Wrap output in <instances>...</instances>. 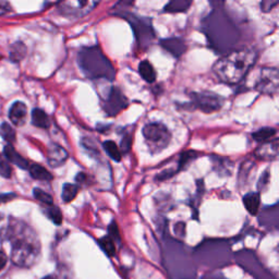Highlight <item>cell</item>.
<instances>
[{
	"mask_svg": "<svg viewBox=\"0 0 279 279\" xmlns=\"http://www.w3.org/2000/svg\"><path fill=\"white\" fill-rule=\"evenodd\" d=\"M98 2L93 0H68L59 3V11L61 14L71 18H82L92 12Z\"/></svg>",
	"mask_w": 279,
	"mask_h": 279,
	"instance_id": "9c48e42d",
	"label": "cell"
},
{
	"mask_svg": "<svg viewBox=\"0 0 279 279\" xmlns=\"http://www.w3.org/2000/svg\"><path fill=\"white\" fill-rule=\"evenodd\" d=\"M12 11V8L8 1H4V0H0V15H4Z\"/></svg>",
	"mask_w": 279,
	"mask_h": 279,
	"instance_id": "d590c367",
	"label": "cell"
},
{
	"mask_svg": "<svg viewBox=\"0 0 279 279\" xmlns=\"http://www.w3.org/2000/svg\"><path fill=\"white\" fill-rule=\"evenodd\" d=\"M191 4L192 2L190 0H173V1H169L166 5H165L164 11L168 13L186 12V11L189 10Z\"/></svg>",
	"mask_w": 279,
	"mask_h": 279,
	"instance_id": "ac0fdd59",
	"label": "cell"
},
{
	"mask_svg": "<svg viewBox=\"0 0 279 279\" xmlns=\"http://www.w3.org/2000/svg\"><path fill=\"white\" fill-rule=\"evenodd\" d=\"M276 133L277 130L274 128H262L252 134V138L256 142H263V143H265V142L271 141L272 138H274Z\"/></svg>",
	"mask_w": 279,
	"mask_h": 279,
	"instance_id": "cb8c5ba5",
	"label": "cell"
},
{
	"mask_svg": "<svg viewBox=\"0 0 279 279\" xmlns=\"http://www.w3.org/2000/svg\"><path fill=\"white\" fill-rule=\"evenodd\" d=\"M258 54L252 48L232 50L221 57L214 65V73L219 81L226 84H237L255 64Z\"/></svg>",
	"mask_w": 279,
	"mask_h": 279,
	"instance_id": "7a4b0ae2",
	"label": "cell"
},
{
	"mask_svg": "<svg viewBox=\"0 0 279 279\" xmlns=\"http://www.w3.org/2000/svg\"><path fill=\"white\" fill-rule=\"evenodd\" d=\"M1 219H2V216H1V215H0V220H1Z\"/></svg>",
	"mask_w": 279,
	"mask_h": 279,
	"instance_id": "ab89813d",
	"label": "cell"
},
{
	"mask_svg": "<svg viewBox=\"0 0 279 279\" xmlns=\"http://www.w3.org/2000/svg\"><path fill=\"white\" fill-rule=\"evenodd\" d=\"M68 157L69 154L62 146L56 143L49 145L47 150V162L51 167L57 168L62 166L67 162Z\"/></svg>",
	"mask_w": 279,
	"mask_h": 279,
	"instance_id": "8fae6325",
	"label": "cell"
},
{
	"mask_svg": "<svg viewBox=\"0 0 279 279\" xmlns=\"http://www.w3.org/2000/svg\"><path fill=\"white\" fill-rule=\"evenodd\" d=\"M139 72L146 82L153 83L156 80V71L149 60H143L139 65Z\"/></svg>",
	"mask_w": 279,
	"mask_h": 279,
	"instance_id": "44dd1931",
	"label": "cell"
},
{
	"mask_svg": "<svg viewBox=\"0 0 279 279\" xmlns=\"http://www.w3.org/2000/svg\"><path fill=\"white\" fill-rule=\"evenodd\" d=\"M243 204L251 215H256L260 209V193L250 192L243 196Z\"/></svg>",
	"mask_w": 279,
	"mask_h": 279,
	"instance_id": "e0dca14e",
	"label": "cell"
},
{
	"mask_svg": "<svg viewBox=\"0 0 279 279\" xmlns=\"http://www.w3.org/2000/svg\"><path fill=\"white\" fill-rule=\"evenodd\" d=\"M27 108L23 101H14L10 107L9 118L14 126L21 127L26 121Z\"/></svg>",
	"mask_w": 279,
	"mask_h": 279,
	"instance_id": "7c38bea8",
	"label": "cell"
},
{
	"mask_svg": "<svg viewBox=\"0 0 279 279\" xmlns=\"http://www.w3.org/2000/svg\"><path fill=\"white\" fill-rule=\"evenodd\" d=\"M8 258L3 251H0V271L4 269L5 264H7Z\"/></svg>",
	"mask_w": 279,
	"mask_h": 279,
	"instance_id": "8d00e7d4",
	"label": "cell"
},
{
	"mask_svg": "<svg viewBox=\"0 0 279 279\" xmlns=\"http://www.w3.org/2000/svg\"><path fill=\"white\" fill-rule=\"evenodd\" d=\"M3 156L7 161L12 163L16 167H19L21 169H28V166H30V164H28L26 159L24 157H22L11 144H7L4 146Z\"/></svg>",
	"mask_w": 279,
	"mask_h": 279,
	"instance_id": "9a60e30c",
	"label": "cell"
},
{
	"mask_svg": "<svg viewBox=\"0 0 279 279\" xmlns=\"http://www.w3.org/2000/svg\"><path fill=\"white\" fill-rule=\"evenodd\" d=\"M143 136L152 154L164 151L172 141V133L162 122H151L143 128Z\"/></svg>",
	"mask_w": 279,
	"mask_h": 279,
	"instance_id": "8992f818",
	"label": "cell"
},
{
	"mask_svg": "<svg viewBox=\"0 0 279 279\" xmlns=\"http://www.w3.org/2000/svg\"><path fill=\"white\" fill-rule=\"evenodd\" d=\"M118 15L126 19L130 25L132 26L135 39L141 49H146L147 47L151 46L154 38H155V32H154L151 19L144 18V16H138L130 13L129 11H126V12H122Z\"/></svg>",
	"mask_w": 279,
	"mask_h": 279,
	"instance_id": "5b68a950",
	"label": "cell"
},
{
	"mask_svg": "<svg viewBox=\"0 0 279 279\" xmlns=\"http://www.w3.org/2000/svg\"><path fill=\"white\" fill-rule=\"evenodd\" d=\"M99 246L108 256H113L116 254V247L115 241L109 236L102 237L99 240Z\"/></svg>",
	"mask_w": 279,
	"mask_h": 279,
	"instance_id": "83f0119b",
	"label": "cell"
},
{
	"mask_svg": "<svg viewBox=\"0 0 279 279\" xmlns=\"http://www.w3.org/2000/svg\"><path fill=\"white\" fill-rule=\"evenodd\" d=\"M79 193V186L75 184H65L62 186L61 197L65 203H70L77 197Z\"/></svg>",
	"mask_w": 279,
	"mask_h": 279,
	"instance_id": "7402d4cb",
	"label": "cell"
},
{
	"mask_svg": "<svg viewBox=\"0 0 279 279\" xmlns=\"http://www.w3.org/2000/svg\"><path fill=\"white\" fill-rule=\"evenodd\" d=\"M43 279H57V277H56V276H53V275H48V276H46V277H44Z\"/></svg>",
	"mask_w": 279,
	"mask_h": 279,
	"instance_id": "f35d334b",
	"label": "cell"
},
{
	"mask_svg": "<svg viewBox=\"0 0 279 279\" xmlns=\"http://www.w3.org/2000/svg\"><path fill=\"white\" fill-rule=\"evenodd\" d=\"M28 172L32 176V178L39 181H51L53 180V175H51L46 168H44L41 165L33 164L28 166Z\"/></svg>",
	"mask_w": 279,
	"mask_h": 279,
	"instance_id": "ffe728a7",
	"label": "cell"
},
{
	"mask_svg": "<svg viewBox=\"0 0 279 279\" xmlns=\"http://www.w3.org/2000/svg\"><path fill=\"white\" fill-rule=\"evenodd\" d=\"M196 157H197V153L194 151H186L184 153H181L178 161V168H177L178 172L185 169L187 165H189L192 161H194Z\"/></svg>",
	"mask_w": 279,
	"mask_h": 279,
	"instance_id": "4316f807",
	"label": "cell"
},
{
	"mask_svg": "<svg viewBox=\"0 0 279 279\" xmlns=\"http://www.w3.org/2000/svg\"><path fill=\"white\" fill-rule=\"evenodd\" d=\"M186 105H190L191 109H198L205 113H212L218 111L223 107L224 98L213 92L201 91V92L192 93L191 102Z\"/></svg>",
	"mask_w": 279,
	"mask_h": 279,
	"instance_id": "52a82bcc",
	"label": "cell"
},
{
	"mask_svg": "<svg viewBox=\"0 0 279 279\" xmlns=\"http://www.w3.org/2000/svg\"><path fill=\"white\" fill-rule=\"evenodd\" d=\"M212 162L216 173L219 174L220 176H230L233 168V164L231 163L229 158H224L221 156H213Z\"/></svg>",
	"mask_w": 279,
	"mask_h": 279,
	"instance_id": "2e32d148",
	"label": "cell"
},
{
	"mask_svg": "<svg viewBox=\"0 0 279 279\" xmlns=\"http://www.w3.org/2000/svg\"><path fill=\"white\" fill-rule=\"evenodd\" d=\"M33 194L37 201H39L45 205H47V206H51V205H54L53 196L48 194L47 192H45L44 190L39 189V187H35V189L33 190Z\"/></svg>",
	"mask_w": 279,
	"mask_h": 279,
	"instance_id": "f1b7e54d",
	"label": "cell"
},
{
	"mask_svg": "<svg viewBox=\"0 0 279 279\" xmlns=\"http://www.w3.org/2000/svg\"><path fill=\"white\" fill-rule=\"evenodd\" d=\"M32 123L33 126L41 129H48L50 127V120L47 113L39 108H35L32 111Z\"/></svg>",
	"mask_w": 279,
	"mask_h": 279,
	"instance_id": "d6986e66",
	"label": "cell"
},
{
	"mask_svg": "<svg viewBox=\"0 0 279 279\" xmlns=\"http://www.w3.org/2000/svg\"><path fill=\"white\" fill-rule=\"evenodd\" d=\"M212 12L202 22V32L216 53L228 54L240 41V32L224 9V2H213Z\"/></svg>",
	"mask_w": 279,
	"mask_h": 279,
	"instance_id": "6da1fadb",
	"label": "cell"
},
{
	"mask_svg": "<svg viewBox=\"0 0 279 279\" xmlns=\"http://www.w3.org/2000/svg\"><path fill=\"white\" fill-rule=\"evenodd\" d=\"M12 175V169L4 156L0 155V176L3 178H10Z\"/></svg>",
	"mask_w": 279,
	"mask_h": 279,
	"instance_id": "4dcf8cb0",
	"label": "cell"
},
{
	"mask_svg": "<svg viewBox=\"0 0 279 279\" xmlns=\"http://www.w3.org/2000/svg\"><path fill=\"white\" fill-rule=\"evenodd\" d=\"M46 214L48 216V218L53 221V223L57 226L61 225L62 223V214L60 212V209L54 206V205H51V206H47V210H46Z\"/></svg>",
	"mask_w": 279,
	"mask_h": 279,
	"instance_id": "f546056e",
	"label": "cell"
},
{
	"mask_svg": "<svg viewBox=\"0 0 279 279\" xmlns=\"http://www.w3.org/2000/svg\"><path fill=\"white\" fill-rule=\"evenodd\" d=\"M277 4H278L277 0H271V1L267 0V1L261 2V10L264 11V12H269V11L273 10V8H274Z\"/></svg>",
	"mask_w": 279,
	"mask_h": 279,
	"instance_id": "836d02e7",
	"label": "cell"
},
{
	"mask_svg": "<svg viewBox=\"0 0 279 279\" xmlns=\"http://www.w3.org/2000/svg\"><path fill=\"white\" fill-rule=\"evenodd\" d=\"M108 232H109V237L112 239L113 241H120V235H119V229L118 226L116 224V221H112L109 225V228H108Z\"/></svg>",
	"mask_w": 279,
	"mask_h": 279,
	"instance_id": "d6a6232c",
	"label": "cell"
},
{
	"mask_svg": "<svg viewBox=\"0 0 279 279\" xmlns=\"http://www.w3.org/2000/svg\"><path fill=\"white\" fill-rule=\"evenodd\" d=\"M278 154V140H271L269 142L262 144L258 147V150L255 151V156L260 159H264V161H272L275 159Z\"/></svg>",
	"mask_w": 279,
	"mask_h": 279,
	"instance_id": "5bb4252c",
	"label": "cell"
},
{
	"mask_svg": "<svg viewBox=\"0 0 279 279\" xmlns=\"http://www.w3.org/2000/svg\"><path fill=\"white\" fill-rule=\"evenodd\" d=\"M0 136L9 143H13L16 139V134L13 128L8 122H2L0 124Z\"/></svg>",
	"mask_w": 279,
	"mask_h": 279,
	"instance_id": "484cf974",
	"label": "cell"
},
{
	"mask_svg": "<svg viewBox=\"0 0 279 279\" xmlns=\"http://www.w3.org/2000/svg\"><path fill=\"white\" fill-rule=\"evenodd\" d=\"M78 64L83 75L88 79L112 81L116 77L115 67L98 46L80 49Z\"/></svg>",
	"mask_w": 279,
	"mask_h": 279,
	"instance_id": "277c9868",
	"label": "cell"
},
{
	"mask_svg": "<svg viewBox=\"0 0 279 279\" xmlns=\"http://www.w3.org/2000/svg\"><path fill=\"white\" fill-rule=\"evenodd\" d=\"M76 180H77L78 184L82 185V184H84L85 180H87V175L83 174V173H80V174H78V176L76 177Z\"/></svg>",
	"mask_w": 279,
	"mask_h": 279,
	"instance_id": "74e56055",
	"label": "cell"
},
{
	"mask_svg": "<svg viewBox=\"0 0 279 279\" xmlns=\"http://www.w3.org/2000/svg\"><path fill=\"white\" fill-rule=\"evenodd\" d=\"M102 149L105 150V152L107 153V155L109 156L112 161L115 162H120L122 158V154L119 150V147L117 146V144L113 141H105L102 143Z\"/></svg>",
	"mask_w": 279,
	"mask_h": 279,
	"instance_id": "603a6c76",
	"label": "cell"
},
{
	"mask_svg": "<svg viewBox=\"0 0 279 279\" xmlns=\"http://www.w3.org/2000/svg\"><path fill=\"white\" fill-rule=\"evenodd\" d=\"M10 239L12 241V262L20 267H31L36 263L41 252L38 239L32 229L24 224L11 226Z\"/></svg>",
	"mask_w": 279,
	"mask_h": 279,
	"instance_id": "3957f363",
	"label": "cell"
},
{
	"mask_svg": "<svg viewBox=\"0 0 279 279\" xmlns=\"http://www.w3.org/2000/svg\"><path fill=\"white\" fill-rule=\"evenodd\" d=\"M101 107L107 116L115 117L129 106V100L120 90L111 87L106 94H100Z\"/></svg>",
	"mask_w": 279,
	"mask_h": 279,
	"instance_id": "ba28073f",
	"label": "cell"
},
{
	"mask_svg": "<svg viewBox=\"0 0 279 279\" xmlns=\"http://www.w3.org/2000/svg\"><path fill=\"white\" fill-rule=\"evenodd\" d=\"M279 88V73L275 68H263L255 84V90L265 95H275Z\"/></svg>",
	"mask_w": 279,
	"mask_h": 279,
	"instance_id": "30bf717a",
	"label": "cell"
},
{
	"mask_svg": "<svg viewBox=\"0 0 279 279\" xmlns=\"http://www.w3.org/2000/svg\"><path fill=\"white\" fill-rule=\"evenodd\" d=\"M269 181H270V175H269V172H265L263 175H262V177L260 178V181H259V190L260 191H263L265 187L267 186V185H269Z\"/></svg>",
	"mask_w": 279,
	"mask_h": 279,
	"instance_id": "e575fe53",
	"label": "cell"
},
{
	"mask_svg": "<svg viewBox=\"0 0 279 279\" xmlns=\"http://www.w3.org/2000/svg\"><path fill=\"white\" fill-rule=\"evenodd\" d=\"M26 55V47L23 43L16 42L14 43L10 49V58L14 62H19L21 59L24 58Z\"/></svg>",
	"mask_w": 279,
	"mask_h": 279,
	"instance_id": "d4e9b609",
	"label": "cell"
},
{
	"mask_svg": "<svg viewBox=\"0 0 279 279\" xmlns=\"http://www.w3.org/2000/svg\"><path fill=\"white\" fill-rule=\"evenodd\" d=\"M161 46L165 50H167L169 54H172L174 57H176V58H179L186 50V44L182 41V39L177 37L162 39Z\"/></svg>",
	"mask_w": 279,
	"mask_h": 279,
	"instance_id": "4fadbf2b",
	"label": "cell"
},
{
	"mask_svg": "<svg viewBox=\"0 0 279 279\" xmlns=\"http://www.w3.org/2000/svg\"><path fill=\"white\" fill-rule=\"evenodd\" d=\"M131 146H132V136L130 134L123 135L120 143V152L121 154H128L131 151Z\"/></svg>",
	"mask_w": 279,
	"mask_h": 279,
	"instance_id": "1f68e13d",
	"label": "cell"
}]
</instances>
